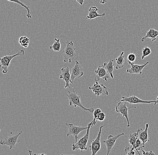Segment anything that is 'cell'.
I'll use <instances>...</instances> for the list:
<instances>
[{
	"mask_svg": "<svg viewBox=\"0 0 158 155\" xmlns=\"http://www.w3.org/2000/svg\"><path fill=\"white\" fill-rule=\"evenodd\" d=\"M152 51L149 47H145L143 50V55L142 56V59L143 60L145 57L148 56L150 55L152 53Z\"/></svg>",
	"mask_w": 158,
	"mask_h": 155,
	"instance_id": "obj_27",
	"label": "cell"
},
{
	"mask_svg": "<svg viewBox=\"0 0 158 155\" xmlns=\"http://www.w3.org/2000/svg\"><path fill=\"white\" fill-rule=\"evenodd\" d=\"M25 51L22 49H19L18 52L15 54L13 55L5 56L3 57L0 58L1 60V66L2 69V73L6 74L8 72V68L10 65V62L14 58L17 56H24Z\"/></svg>",
	"mask_w": 158,
	"mask_h": 155,
	"instance_id": "obj_3",
	"label": "cell"
},
{
	"mask_svg": "<svg viewBox=\"0 0 158 155\" xmlns=\"http://www.w3.org/2000/svg\"><path fill=\"white\" fill-rule=\"evenodd\" d=\"M106 70L107 71V73L109 74L110 77L112 79L114 78V75L113 72L114 68V60H110L108 63H105L103 64Z\"/></svg>",
	"mask_w": 158,
	"mask_h": 155,
	"instance_id": "obj_19",
	"label": "cell"
},
{
	"mask_svg": "<svg viewBox=\"0 0 158 155\" xmlns=\"http://www.w3.org/2000/svg\"><path fill=\"white\" fill-rule=\"evenodd\" d=\"M127 102H121L118 103L117 106L115 107V111L116 112L120 113L123 117H125L126 118L127 121V127H130V124L129 122V118H128V110L129 109L132 108H136V107H128L127 105Z\"/></svg>",
	"mask_w": 158,
	"mask_h": 155,
	"instance_id": "obj_6",
	"label": "cell"
},
{
	"mask_svg": "<svg viewBox=\"0 0 158 155\" xmlns=\"http://www.w3.org/2000/svg\"><path fill=\"white\" fill-rule=\"evenodd\" d=\"M124 135V133H122L118 134V135H115V136L110 135L107 138V140L103 141V143H105L106 145V148H107V154H106V155H108L110 153V151L115 145V142H116L117 139L120 136H123Z\"/></svg>",
	"mask_w": 158,
	"mask_h": 155,
	"instance_id": "obj_14",
	"label": "cell"
},
{
	"mask_svg": "<svg viewBox=\"0 0 158 155\" xmlns=\"http://www.w3.org/2000/svg\"><path fill=\"white\" fill-rule=\"evenodd\" d=\"M65 124L69 129V132L67 135V137H69L70 135H73L75 137V142H77L79 140V134L81 131L87 130L88 128V126L87 127L76 126L73 123H66Z\"/></svg>",
	"mask_w": 158,
	"mask_h": 155,
	"instance_id": "obj_5",
	"label": "cell"
},
{
	"mask_svg": "<svg viewBox=\"0 0 158 155\" xmlns=\"http://www.w3.org/2000/svg\"><path fill=\"white\" fill-rule=\"evenodd\" d=\"M98 11V8L96 6H91L89 9V14L86 19H93L99 17H104L106 16L105 13H103L102 14H99Z\"/></svg>",
	"mask_w": 158,
	"mask_h": 155,
	"instance_id": "obj_17",
	"label": "cell"
},
{
	"mask_svg": "<svg viewBox=\"0 0 158 155\" xmlns=\"http://www.w3.org/2000/svg\"><path fill=\"white\" fill-rule=\"evenodd\" d=\"M55 42L52 46H49V48L50 50H53L55 52H59L61 49V45L60 44V39H54Z\"/></svg>",
	"mask_w": 158,
	"mask_h": 155,
	"instance_id": "obj_24",
	"label": "cell"
},
{
	"mask_svg": "<svg viewBox=\"0 0 158 155\" xmlns=\"http://www.w3.org/2000/svg\"><path fill=\"white\" fill-rule=\"evenodd\" d=\"M139 138L137 132L134 134H130L129 137V143L131 145V147L134 146L136 141Z\"/></svg>",
	"mask_w": 158,
	"mask_h": 155,
	"instance_id": "obj_25",
	"label": "cell"
},
{
	"mask_svg": "<svg viewBox=\"0 0 158 155\" xmlns=\"http://www.w3.org/2000/svg\"><path fill=\"white\" fill-rule=\"evenodd\" d=\"M149 126V123H147L146 124V128L145 130H143L142 128H140L138 129L137 131L139 139L145 144L150 141L148 139V131Z\"/></svg>",
	"mask_w": 158,
	"mask_h": 155,
	"instance_id": "obj_16",
	"label": "cell"
},
{
	"mask_svg": "<svg viewBox=\"0 0 158 155\" xmlns=\"http://www.w3.org/2000/svg\"><path fill=\"white\" fill-rule=\"evenodd\" d=\"M104 126L105 125L100 126L97 137L96 138L95 140H93L91 142V145L89 146V149L91 150L92 155H95L100 150L101 148V137L102 130L103 126Z\"/></svg>",
	"mask_w": 158,
	"mask_h": 155,
	"instance_id": "obj_8",
	"label": "cell"
},
{
	"mask_svg": "<svg viewBox=\"0 0 158 155\" xmlns=\"http://www.w3.org/2000/svg\"><path fill=\"white\" fill-rule=\"evenodd\" d=\"M105 118V114L103 112H101L99 114L98 117V121H103L104 120Z\"/></svg>",
	"mask_w": 158,
	"mask_h": 155,
	"instance_id": "obj_29",
	"label": "cell"
},
{
	"mask_svg": "<svg viewBox=\"0 0 158 155\" xmlns=\"http://www.w3.org/2000/svg\"><path fill=\"white\" fill-rule=\"evenodd\" d=\"M128 60L131 62L134 63L136 59V55L134 53H130L127 56Z\"/></svg>",
	"mask_w": 158,
	"mask_h": 155,
	"instance_id": "obj_28",
	"label": "cell"
},
{
	"mask_svg": "<svg viewBox=\"0 0 158 155\" xmlns=\"http://www.w3.org/2000/svg\"><path fill=\"white\" fill-rule=\"evenodd\" d=\"M158 36V30H155L153 28H151L147 33L146 36L143 37L141 40L142 42H144L146 39L149 38L152 40V41H155L156 40L157 37Z\"/></svg>",
	"mask_w": 158,
	"mask_h": 155,
	"instance_id": "obj_18",
	"label": "cell"
},
{
	"mask_svg": "<svg viewBox=\"0 0 158 155\" xmlns=\"http://www.w3.org/2000/svg\"><path fill=\"white\" fill-rule=\"evenodd\" d=\"M89 89L92 90L94 93V96H97L98 98L100 96H106L108 95V91L106 86L103 84H100L98 81H95V83L92 86H90Z\"/></svg>",
	"mask_w": 158,
	"mask_h": 155,
	"instance_id": "obj_7",
	"label": "cell"
},
{
	"mask_svg": "<svg viewBox=\"0 0 158 155\" xmlns=\"http://www.w3.org/2000/svg\"><path fill=\"white\" fill-rule=\"evenodd\" d=\"M101 112V110L98 108L97 109L95 110H94V112L93 113L94 114V119L92 121V126L96 124L97 122L98 121V117L99 114Z\"/></svg>",
	"mask_w": 158,
	"mask_h": 155,
	"instance_id": "obj_26",
	"label": "cell"
},
{
	"mask_svg": "<svg viewBox=\"0 0 158 155\" xmlns=\"http://www.w3.org/2000/svg\"><path fill=\"white\" fill-rule=\"evenodd\" d=\"M76 48L74 46L73 41H68L66 43V48L62 52V54L64 57V62L69 61L71 63L72 60L76 56Z\"/></svg>",
	"mask_w": 158,
	"mask_h": 155,
	"instance_id": "obj_4",
	"label": "cell"
},
{
	"mask_svg": "<svg viewBox=\"0 0 158 155\" xmlns=\"http://www.w3.org/2000/svg\"><path fill=\"white\" fill-rule=\"evenodd\" d=\"M62 74L59 76L60 79H63L66 82L65 89L71 87V84H73L74 82L71 79V74L70 73V68L69 67L63 68L61 69Z\"/></svg>",
	"mask_w": 158,
	"mask_h": 155,
	"instance_id": "obj_11",
	"label": "cell"
},
{
	"mask_svg": "<svg viewBox=\"0 0 158 155\" xmlns=\"http://www.w3.org/2000/svg\"><path fill=\"white\" fill-rule=\"evenodd\" d=\"M145 143H143V141L138 138V140L136 141L135 145L132 147H130V150L133 151V150H136L138 152V154L140 155V153H139L138 151L144 149L145 147Z\"/></svg>",
	"mask_w": 158,
	"mask_h": 155,
	"instance_id": "obj_21",
	"label": "cell"
},
{
	"mask_svg": "<svg viewBox=\"0 0 158 155\" xmlns=\"http://www.w3.org/2000/svg\"><path fill=\"white\" fill-rule=\"evenodd\" d=\"M107 0H101L100 3L101 4H104L106 3L107 2Z\"/></svg>",
	"mask_w": 158,
	"mask_h": 155,
	"instance_id": "obj_33",
	"label": "cell"
},
{
	"mask_svg": "<svg viewBox=\"0 0 158 155\" xmlns=\"http://www.w3.org/2000/svg\"><path fill=\"white\" fill-rule=\"evenodd\" d=\"M135 152H134V150H133V151H131V150H130L129 153L127 154V155H135Z\"/></svg>",
	"mask_w": 158,
	"mask_h": 155,
	"instance_id": "obj_31",
	"label": "cell"
},
{
	"mask_svg": "<svg viewBox=\"0 0 158 155\" xmlns=\"http://www.w3.org/2000/svg\"><path fill=\"white\" fill-rule=\"evenodd\" d=\"M88 126V128L87 129L86 134L82 138L79 139L77 142H75L73 144L72 146L73 151L80 149L81 152H82L84 150H87V144L89 139L90 129L92 127V122L89 123Z\"/></svg>",
	"mask_w": 158,
	"mask_h": 155,
	"instance_id": "obj_2",
	"label": "cell"
},
{
	"mask_svg": "<svg viewBox=\"0 0 158 155\" xmlns=\"http://www.w3.org/2000/svg\"><path fill=\"white\" fill-rule=\"evenodd\" d=\"M143 152V154L144 155H155V154L152 152L151 151L150 152H145L143 149L141 150Z\"/></svg>",
	"mask_w": 158,
	"mask_h": 155,
	"instance_id": "obj_30",
	"label": "cell"
},
{
	"mask_svg": "<svg viewBox=\"0 0 158 155\" xmlns=\"http://www.w3.org/2000/svg\"><path fill=\"white\" fill-rule=\"evenodd\" d=\"M124 53V52H122L119 56L115 59V61H116L115 68L116 69H119L123 67L124 62H125L124 56H123Z\"/></svg>",
	"mask_w": 158,
	"mask_h": 155,
	"instance_id": "obj_20",
	"label": "cell"
},
{
	"mask_svg": "<svg viewBox=\"0 0 158 155\" xmlns=\"http://www.w3.org/2000/svg\"><path fill=\"white\" fill-rule=\"evenodd\" d=\"M76 1L81 5L82 6L84 4V0H76Z\"/></svg>",
	"mask_w": 158,
	"mask_h": 155,
	"instance_id": "obj_32",
	"label": "cell"
},
{
	"mask_svg": "<svg viewBox=\"0 0 158 155\" xmlns=\"http://www.w3.org/2000/svg\"><path fill=\"white\" fill-rule=\"evenodd\" d=\"M84 70L82 66L78 61H76V64L72 68L71 72V79L74 81L76 78H80L84 75Z\"/></svg>",
	"mask_w": 158,
	"mask_h": 155,
	"instance_id": "obj_15",
	"label": "cell"
},
{
	"mask_svg": "<svg viewBox=\"0 0 158 155\" xmlns=\"http://www.w3.org/2000/svg\"><path fill=\"white\" fill-rule=\"evenodd\" d=\"M129 92H130V91L129 90L128 96L127 97L123 96L122 97V99L121 100V101H122V102H127V103H129L130 104L138 103H154V105L156 106V104H157L156 101H144V100L141 99L135 95L129 97Z\"/></svg>",
	"mask_w": 158,
	"mask_h": 155,
	"instance_id": "obj_9",
	"label": "cell"
},
{
	"mask_svg": "<svg viewBox=\"0 0 158 155\" xmlns=\"http://www.w3.org/2000/svg\"><path fill=\"white\" fill-rule=\"evenodd\" d=\"M22 132V131H20L16 135H15L14 136H8L3 140H1L0 142L1 145H7L9 146L10 149H12L15 147L16 144L18 143L19 137Z\"/></svg>",
	"mask_w": 158,
	"mask_h": 155,
	"instance_id": "obj_10",
	"label": "cell"
},
{
	"mask_svg": "<svg viewBox=\"0 0 158 155\" xmlns=\"http://www.w3.org/2000/svg\"><path fill=\"white\" fill-rule=\"evenodd\" d=\"M8 1H10V2H13L16 3L20 5L21 6H22L23 7L27 10V17L28 18H32V16H31V14L29 6L26 5L23 3L22 2L20 1L19 0H7Z\"/></svg>",
	"mask_w": 158,
	"mask_h": 155,
	"instance_id": "obj_23",
	"label": "cell"
},
{
	"mask_svg": "<svg viewBox=\"0 0 158 155\" xmlns=\"http://www.w3.org/2000/svg\"><path fill=\"white\" fill-rule=\"evenodd\" d=\"M128 62L131 65V68H128L126 70V72L131 74H142L143 68L149 63V62L148 61L142 65H138V64H134V63L131 62L128 60Z\"/></svg>",
	"mask_w": 158,
	"mask_h": 155,
	"instance_id": "obj_13",
	"label": "cell"
},
{
	"mask_svg": "<svg viewBox=\"0 0 158 155\" xmlns=\"http://www.w3.org/2000/svg\"><path fill=\"white\" fill-rule=\"evenodd\" d=\"M157 103H158V97H157V101H156Z\"/></svg>",
	"mask_w": 158,
	"mask_h": 155,
	"instance_id": "obj_34",
	"label": "cell"
},
{
	"mask_svg": "<svg viewBox=\"0 0 158 155\" xmlns=\"http://www.w3.org/2000/svg\"><path fill=\"white\" fill-rule=\"evenodd\" d=\"M68 94H66V96L69 98V105L70 106H74L75 107H79L84 110L88 111L90 113L94 112V108H86L83 106L81 102V97L75 92L74 88H73L72 91L68 90Z\"/></svg>",
	"mask_w": 158,
	"mask_h": 155,
	"instance_id": "obj_1",
	"label": "cell"
},
{
	"mask_svg": "<svg viewBox=\"0 0 158 155\" xmlns=\"http://www.w3.org/2000/svg\"><path fill=\"white\" fill-rule=\"evenodd\" d=\"M95 72L96 73V76L94 78L95 81L98 82L101 78H102L103 81H106L110 76L106 70L104 65L99 66Z\"/></svg>",
	"mask_w": 158,
	"mask_h": 155,
	"instance_id": "obj_12",
	"label": "cell"
},
{
	"mask_svg": "<svg viewBox=\"0 0 158 155\" xmlns=\"http://www.w3.org/2000/svg\"><path fill=\"white\" fill-rule=\"evenodd\" d=\"M19 43L22 47L25 48H28L29 46L30 40L28 37L26 36H23L20 37L19 40Z\"/></svg>",
	"mask_w": 158,
	"mask_h": 155,
	"instance_id": "obj_22",
	"label": "cell"
}]
</instances>
